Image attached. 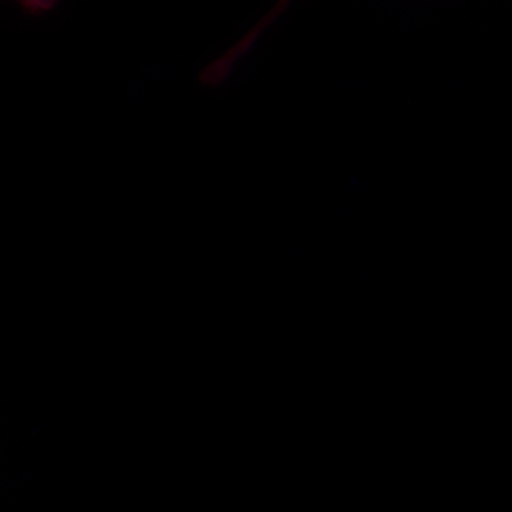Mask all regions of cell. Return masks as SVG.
Wrapping results in <instances>:
<instances>
[{
	"label": "cell",
	"mask_w": 512,
	"mask_h": 512,
	"mask_svg": "<svg viewBox=\"0 0 512 512\" xmlns=\"http://www.w3.org/2000/svg\"><path fill=\"white\" fill-rule=\"evenodd\" d=\"M14 2L18 4L23 12L40 16V14H46V12L54 10L59 0H14Z\"/></svg>",
	"instance_id": "obj_1"
},
{
	"label": "cell",
	"mask_w": 512,
	"mask_h": 512,
	"mask_svg": "<svg viewBox=\"0 0 512 512\" xmlns=\"http://www.w3.org/2000/svg\"><path fill=\"white\" fill-rule=\"evenodd\" d=\"M287 4H289V0H283V2H281V4H279V6H277V8H275L274 12H272V14H270V18L266 19V21H264V23H262V25H258V27H256L255 31H253V33H251V35H249V37L245 38V42H247V44H249V46H251V44H253V42H255L256 37H258V33H260V31H262V29H264V27H266V25H268V23H270V21H272V19H274L275 16H277V14H279V12H281V10H283V8H285V6H287Z\"/></svg>",
	"instance_id": "obj_2"
}]
</instances>
